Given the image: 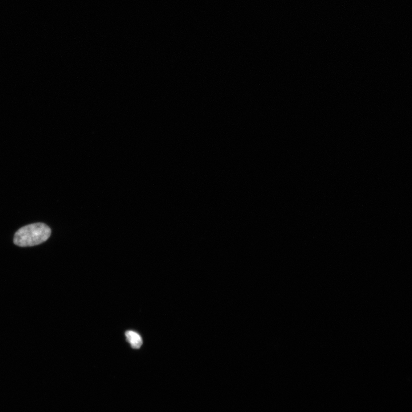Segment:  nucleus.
<instances>
[{"mask_svg": "<svg viewBox=\"0 0 412 412\" xmlns=\"http://www.w3.org/2000/svg\"><path fill=\"white\" fill-rule=\"evenodd\" d=\"M51 230L47 224L37 223L24 226L16 232L14 242L20 247H32L42 244L50 237Z\"/></svg>", "mask_w": 412, "mask_h": 412, "instance_id": "nucleus-1", "label": "nucleus"}, {"mask_svg": "<svg viewBox=\"0 0 412 412\" xmlns=\"http://www.w3.org/2000/svg\"><path fill=\"white\" fill-rule=\"evenodd\" d=\"M125 336L133 349H140L141 347L143 341L140 334L133 331H127L125 333Z\"/></svg>", "mask_w": 412, "mask_h": 412, "instance_id": "nucleus-2", "label": "nucleus"}]
</instances>
